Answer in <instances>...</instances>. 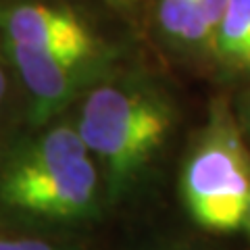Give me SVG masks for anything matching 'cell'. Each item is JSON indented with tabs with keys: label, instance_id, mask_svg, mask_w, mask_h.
Listing matches in <instances>:
<instances>
[{
	"label": "cell",
	"instance_id": "obj_1",
	"mask_svg": "<svg viewBox=\"0 0 250 250\" xmlns=\"http://www.w3.org/2000/svg\"><path fill=\"white\" fill-rule=\"evenodd\" d=\"M0 200L44 219H82L96 208L98 167L71 125L48 129L6 163Z\"/></svg>",
	"mask_w": 250,
	"mask_h": 250
},
{
	"label": "cell",
	"instance_id": "obj_2",
	"mask_svg": "<svg viewBox=\"0 0 250 250\" xmlns=\"http://www.w3.org/2000/svg\"><path fill=\"white\" fill-rule=\"evenodd\" d=\"M171 125L173 113L163 94L134 82H108L85 94L75 129L117 188L159 152Z\"/></svg>",
	"mask_w": 250,
	"mask_h": 250
},
{
	"label": "cell",
	"instance_id": "obj_3",
	"mask_svg": "<svg viewBox=\"0 0 250 250\" xmlns=\"http://www.w3.org/2000/svg\"><path fill=\"white\" fill-rule=\"evenodd\" d=\"M182 196L190 217L208 231L229 233L246 223L250 154L225 108H215L182 169Z\"/></svg>",
	"mask_w": 250,
	"mask_h": 250
},
{
	"label": "cell",
	"instance_id": "obj_4",
	"mask_svg": "<svg viewBox=\"0 0 250 250\" xmlns=\"http://www.w3.org/2000/svg\"><path fill=\"white\" fill-rule=\"evenodd\" d=\"M9 59L29 94L34 117L44 121L65 106L103 65V50L96 48H23L6 46Z\"/></svg>",
	"mask_w": 250,
	"mask_h": 250
},
{
	"label": "cell",
	"instance_id": "obj_5",
	"mask_svg": "<svg viewBox=\"0 0 250 250\" xmlns=\"http://www.w3.org/2000/svg\"><path fill=\"white\" fill-rule=\"evenodd\" d=\"M4 46L23 48H96L98 40L73 11L52 4L17 2L0 9Z\"/></svg>",
	"mask_w": 250,
	"mask_h": 250
},
{
	"label": "cell",
	"instance_id": "obj_6",
	"mask_svg": "<svg viewBox=\"0 0 250 250\" xmlns=\"http://www.w3.org/2000/svg\"><path fill=\"white\" fill-rule=\"evenodd\" d=\"M208 54L223 71L250 75V0H228Z\"/></svg>",
	"mask_w": 250,
	"mask_h": 250
},
{
	"label": "cell",
	"instance_id": "obj_7",
	"mask_svg": "<svg viewBox=\"0 0 250 250\" xmlns=\"http://www.w3.org/2000/svg\"><path fill=\"white\" fill-rule=\"evenodd\" d=\"M159 25L171 42L190 50H210V31L205 21L202 0H159Z\"/></svg>",
	"mask_w": 250,
	"mask_h": 250
},
{
	"label": "cell",
	"instance_id": "obj_8",
	"mask_svg": "<svg viewBox=\"0 0 250 250\" xmlns=\"http://www.w3.org/2000/svg\"><path fill=\"white\" fill-rule=\"evenodd\" d=\"M0 250H71L36 236H0Z\"/></svg>",
	"mask_w": 250,
	"mask_h": 250
},
{
	"label": "cell",
	"instance_id": "obj_9",
	"mask_svg": "<svg viewBox=\"0 0 250 250\" xmlns=\"http://www.w3.org/2000/svg\"><path fill=\"white\" fill-rule=\"evenodd\" d=\"M6 94H9V80H6V73L2 65H0V108L6 103Z\"/></svg>",
	"mask_w": 250,
	"mask_h": 250
},
{
	"label": "cell",
	"instance_id": "obj_10",
	"mask_svg": "<svg viewBox=\"0 0 250 250\" xmlns=\"http://www.w3.org/2000/svg\"><path fill=\"white\" fill-rule=\"evenodd\" d=\"M246 228H248V231H250V202H248V213H246Z\"/></svg>",
	"mask_w": 250,
	"mask_h": 250
},
{
	"label": "cell",
	"instance_id": "obj_11",
	"mask_svg": "<svg viewBox=\"0 0 250 250\" xmlns=\"http://www.w3.org/2000/svg\"><path fill=\"white\" fill-rule=\"evenodd\" d=\"M108 2H123V0H108Z\"/></svg>",
	"mask_w": 250,
	"mask_h": 250
}]
</instances>
